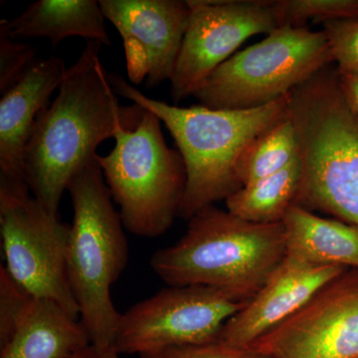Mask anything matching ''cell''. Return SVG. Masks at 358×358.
<instances>
[{
	"mask_svg": "<svg viewBox=\"0 0 358 358\" xmlns=\"http://www.w3.org/2000/svg\"><path fill=\"white\" fill-rule=\"evenodd\" d=\"M37 59L32 46L11 38L7 20L0 21V94L15 86Z\"/></svg>",
	"mask_w": 358,
	"mask_h": 358,
	"instance_id": "7402d4cb",
	"label": "cell"
},
{
	"mask_svg": "<svg viewBox=\"0 0 358 358\" xmlns=\"http://www.w3.org/2000/svg\"><path fill=\"white\" fill-rule=\"evenodd\" d=\"M282 225L287 255L317 265L358 268V227L338 219L324 218L293 205Z\"/></svg>",
	"mask_w": 358,
	"mask_h": 358,
	"instance_id": "2e32d148",
	"label": "cell"
},
{
	"mask_svg": "<svg viewBox=\"0 0 358 358\" xmlns=\"http://www.w3.org/2000/svg\"><path fill=\"white\" fill-rule=\"evenodd\" d=\"M67 190L74 210L67 255L71 289L91 345L110 348L122 317L110 288L129 260L124 224L96 157L72 178Z\"/></svg>",
	"mask_w": 358,
	"mask_h": 358,
	"instance_id": "5b68a950",
	"label": "cell"
},
{
	"mask_svg": "<svg viewBox=\"0 0 358 358\" xmlns=\"http://www.w3.org/2000/svg\"><path fill=\"white\" fill-rule=\"evenodd\" d=\"M37 299L0 268V346L16 333L34 307Z\"/></svg>",
	"mask_w": 358,
	"mask_h": 358,
	"instance_id": "44dd1931",
	"label": "cell"
},
{
	"mask_svg": "<svg viewBox=\"0 0 358 358\" xmlns=\"http://www.w3.org/2000/svg\"><path fill=\"white\" fill-rule=\"evenodd\" d=\"M345 272L341 266L317 265L287 255L260 291L224 324L217 341L249 348Z\"/></svg>",
	"mask_w": 358,
	"mask_h": 358,
	"instance_id": "5bb4252c",
	"label": "cell"
},
{
	"mask_svg": "<svg viewBox=\"0 0 358 358\" xmlns=\"http://www.w3.org/2000/svg\"><path fill=\"white\" fill-rule=\"evenodd\" d=\"M287 99L301 169L294 205L358 227V119L338 69L327 66Z\"/></svg>",
	"mask_w": 358,
	"mask_h": 358,
	"instance_id": "277c9868",
	"label": "cell"
},
{
	"mask_svg": "<svg viewBox=\"0 0 358 358\" xmlns=\"http://www.w3.org/2000/svg\"><path fill=\"white\" fill-rule=\"evenodd\" d=\"M105 20L96 0H38L7 25L11 38H46L53 48L75 36L110 46Z\"/></svg>",
	"mask_w": 358,
	"mask_h": 358,
	"instance_id": "9a60e30c",
	"label": "cell"
},
{
	"mask_svg": "<svg viewBox=\"0 0 358 358\" xmlns=\"http://www.w3.org/2000/svg\"><path fill=\"white\" fill-rule=\"evenodd\" d=\"M124 43L129 82L155 88L171 81L189 17L181 0H100Z\"/></svg>",
	"mask_w": 358,
	"mask_h": 358,
	"instance_id": "7c38bea8",
	"label": "cell"
},
{
	"mask_svg": "<svg viewBox=\"0 0 358 358\" xmlns=\"http://www.w3.org/2000/svg\"><path fill=\"white\" fill-rule=\"evenodd\" d=\"M114 138L110 154L96 159L124 229L138 237H159L173 226L185 196L182 157L167 145L159 117L141 107Z\"/></svg>",
	"mask_w": 358,
	"mask_h": 358,
	"instance_id": "8992f818",
	"label": "cell"
},
{
	"mask_svg": "<svg viewBox=\"0 0 358 358\" xmlns=\"http://www.w3.org/2000/svg\"><path fill=\"white\" fill-rule=\"evenodd\" d=\"M0 229L11 277L35 298L53 301L80 319L68 278L70 225L49 214L32 195L0 196Z\"/></svg>",
	"mask_w": 358,
	"mask_h": 358,
	"instance_id": "9c48e42d",
	"label": "cell"
},
{
	"mask_svg": "<svg viewBox=\"0 0 358 358\" xmlns=\"http://www.w3.org/2000/svg\"><path fill=\"white\" fill-rule=\"evenodd\" d=\"M141 358H268L251 348H238L221 341L204 345L173 346L143 353Z\"/></svg>",
	"mask_w": 358,
	"mask_h": 358,
	"instance_id": "cb8c5ba5",
	"label": "cell"
},
{
	"mask_svg": "<svg viewBox=\"0 0 358 358\" xmlns=\"http://www.w3.org/2000/svg\"><path fill=\"white\" fill-rule=\"evenodd\" d=\"M102 45L88 41L67 68L53 102L38 115L24 155L26 181L32 196L54 217L71 180L96 159V148L115 138L140 113L121 107L101 61Z\"/></svg>",
	"mask_w": 358,
	"mask_h": 358,
	"instance_id": "6da1fadb",
	"label": "cell"
},
{
	"mask_svg": "<svg viewBox=\"0 0 358 358\" xmlns=\"http://www.w3.org/2000/svg\"><path fill=\"white\" fill-rule=\"evenodd\" d=\"M331 63L324 31L284 26L219 66L194 96L210 109H254L285 98Z\"/></svg>",
	"mask_w": 358,
	"mask_h": 358,
	"instance_id": "52a82bcc",
	"label": "cell"
},
{
	"mask_svg": "<svg viewBox=\"0 0 358 358\" xmlns=\"http://www.w3.org/2000/svg\"><path fill=\"white\" fill-rule=\"evenodd\" d=\"M190 13L173 78L178 103L195 94L251 36L279 28L275 0H187Z\"/></svg>",
	"mask_w": 358,
	"mask_h": 358,
	"instance_id": "30bf717a",
	"label": "cell"
},
{
	"mask_svg": "<svg viewBox=\"0 0 358 358\" xmlns=\"http://www.w3.org/2000/svg\"><path fill=\"white\" fill-rule=\"evenodd\" d=\"M249 348L268 358H358V273L329 282Z\"/></svg>",
	"mask_w": 358,
	"mask_h": 358,
	"instance_id": "8fae6325",
	"label": "cell"
},
{
	"mask_svg": "<svg viewBox=\"0 0 358 358\" xmlns=\"http://www.w3.org/2000/svg\"><path fill=\"white\" fill-rule=\"evenodd\" d=\"M301 178L298 157L279 173L242 186L225 200L227 210L252 223H282L296 201Z\"/></svg>",
	"mask_w": 358,
	"mask_h": 358,
	"instance_id": "ac0fdd59",
	"label": "cell"
},
{
	"mask_svg": "<svg viewBox=\"0 0 358 358\" xmlns=\"http://www.w3.org/2000/svg\"><path fill=\"white\" fill-rule=\"evenodd\" d=\"M109 80L117 95L154 113L173 136L186 171L178 216L187 220L242 187L237 166L245 150L288 115L287 96L254 109L181 108L145 96L122 75L109 73Z\"/></svg>",
	"mask_w": 358,
	"mask_h": 358,
	"instance_id": "7a4b0ae2",
	"label": "cell"
},
{
	"mask_svg": "<svg viewBox=\"0 0 358 358\" xmlns=\"http://www.w3.org/2000/svg\"><path fill=\"white\" fill-rule=\"evenodd\" d=\"M280 27L357 17L358 0H275Z\"/></svg>",
	"mask_w": 358,
	"mask_h": 358,
	"instance_id": "ffe728a7",
	"label": "cell"
},
{
	"mask_svg": "<svg viewBox=\"0 0 358 358\" xmlns=\"http://www.w3.org/2000/svg\"><path fill=\"white\" fill-rule=\"evenodd\" d=\"M248 301L203 286L171 287L122 313L113 348L124 355L217 341L224 324Z\"/></svg>",
	"mask_w": 358,
	"mask_h": 358,
	"instance_id": "ba28073f",
	"label": "cell"
},
{
	"mask_svg": "<svg viewBox=\"0 0 358 358\" xmlns=\"http://www.w3.org/2000/svg\"><path fill=\"white\" fill-rule=\"evenodd\" d=\"M67 68L62 59H37L0 100V196H30L24 155L37 117L60 88Z\"/></svg>",
	"mask_w": 358,
	"mask_h": 358,
	"instance_id": "4fadbf2b",
	"label": "cell"
},
{
	"mask_svg": "<svg viewBox=\"0 0 358 358\" xmlns=\"http://www.w3.org/2000/svg\"><path fill=\"white\" fill-rule=\"evenodd\" d=\"M74 358H121L119 353L115 352L113 346L110 348H100L89 345L75 355Z\"/></svg>",
	"mask_w": 358,
	"mask_h": 358,
	"instance_id": "484cf974",
	"label": "cell"
},
{
	"mask_svg": "<svg viewBox=\"0 0 358 358\" xmlns=\"http://www.w3.org/2000/svg\"><path fill=\"white\" fill-rule=\"evenodd\" d=\"M296 129L288 115L252 141L240 157L237 178L241 186L255 182L282 169L298 159Z\"/></svg>",
	"mask_w": 358,
	"mask_h": 358,
	"instance_id": "d6986e66",
	"label": "cell"
},
{
	"mask_svg": "<svg viewBox=\"0 0 358 358\" xmlns=\"http://www.w3.org/2000/svg\"><path fill=\"white\" fill-rule=\"evenodd\" d=\"M89 345L81 320L53 301L37 299L13 338L0 346V358H74Z\"/></svg>",
	"mask_w": 358,
	"mask_h": 358,
	"instance_id": "e0dca14e",
	"label": "cell"
},
{
	"mask_svg": "<svg viewBox=\"0 0 358 358\" xmlns=\"http://www.w3.org/2000/svg\"><path fill=\"white\" fill-rule=\"evenodd\" d=\"M188 221L185 234L150 259L169 286L208 287L249 301L286 258L282 223L249 222L213 205Z\"/></svg>",
	"mask_w": 358,
	"mask_h": 358,
	"instance_id": "3957f363",
	"label": "cell"
},
{
	"mask_svg": "<svg viewBox=\"0 0 358 358\" xmlns=\"http://www.w3.org/2000/svg\"><path fill=\"white\" fill-rule=\"evenodd\" d=\"M324 27L336 69L358 73V16L327 21Z\"/></svg>",
	"mask_w": 358,
	"mask_h": 358,
	"instance_id": "603a6c76",
	"label": "cell"
},
{
	"mask_svg": "<svg viewBox=\"0 0 358 358\" xmlns=\"http://www.w3.org/2000/svg\"><path fill=\"white\" fill-rule=\"evenodd\" d=\"M338 75L346 100L358 119V73L339 72L338 71Z\"/></svg>",
	"mask_w": 358,
	"mask_h": 358,
	"instance_id": "d4e9b609",
	"label": "cell"
}]
</instances>
